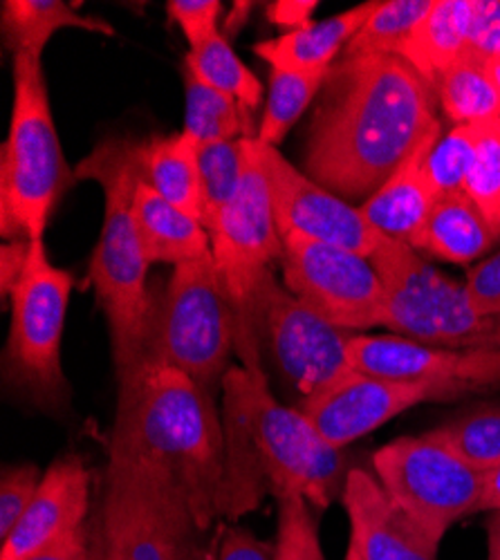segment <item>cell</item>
<instances>
[{"label": "cell", "mask_w": 500, "mask_h": 560, "mask_svg": "<svg viewBox=\"0 0 500 560\" xmlns=\"http://www.w3.org/2000/svg\"><path fill=\"white\" fill-rule=\"evenodd\" d=\"M316 100L303 168L348 202H367L442 121L435 88L397 55L339 59Z\"/></svg>", "instance_id": "6da1fadb"}, {"label": "cell", "mask_w": 500, "mask_h": 560, "mask_svg": "<svg viewBox=\"0 0 500 560\" xmlns=\"http://www.w3.org/2000/svg\"><path fill=\"white\" fill-rule=\"evenodd\" d=\"M216 397L185 372L144 361L119 384L113 448L162 469L185 493L202 532L224 516L226 446Z\"/></svg>", "instance_id": "7a4b0ae2"}, {"label": "cell", "mask_w": 500, "mask_h": 560, "mask_svg": "<svg viewBox=\"0 0 500 560\" xmlns=\"http://www.w3.org/2000/svg\"><path fill=\"white\" fill-rule=\"evenodd\" d=\"M74 177L95 179L104 191V222L90 258L88 280L108 320L117 382L140 370L147 350L153 296L149 258L132 218V196L142 182L140 139L111 137L74 168Z\"/></svg>", "instance_id": "3957f363"}, {"label": "cell", "mask_w": 500, "mask_h": 560, "mask_svg": "<svg viewBox=\"0 0 500 560\" xmlns=\"http://www.w3.org/2000/svg\"><path fill=\"white\" fill-rule=\"evenodd\" d=\"M222 395L224 415L243 427L271 493L301 495L316 509H328L344 493V448L330 444L299 406H283L265 372L232 365Z\"/></svg>", "instance_id": "277c9868"}, {"label": "cell", "mask_w": 500, "mask_h": 560, "mask_svg": "<svg viewBox=\"0 0 500 560\" xmlns=\"http://www.w3.org/2000/svg\"><path fill=\"white\" fill-rule=\"evenodd\" d=\"M12 74V121L0 153V229L5 241H45L74 177L61 151L43 59L14 55Z\"/></svg>", "instance_id": "5b68a950"}, {"label": "cell", "mask_w": 500, "mask_h": 560, "mask_svg": "<svg viewBox=\"0 0 500 560\" xmlns=\"http://www.w3.org/2000/svg\"><path fill=\"white\" fill-rule=\"evenodd\" d=\"M200 534L185 493L162 469L108 446L100 560H198Z\"/></svg>", "instance_id": "8992f818"}, {"label": "cell", "mask_w": 500, "mask_h": 560, "mask_svg": "<svg viewBox=\"0 0 500 560\" xmlns=\"http://www.w3.org/2000/svg\"><path fill=\"white\" fill-rule=\"evenodd\" d=\"M234 354L236 314L213 256L173 267L162 296L153 299L144 361L177 368L218 399Z\"/></svg>", "instance_id": "52a82bcc"}, {"label": "cell", "mask_w": 500, "mask_h": 560, "mask_svg": "<svg viewBox=\"0 0 500 560\" xmlns=\"http://www.w3.org/2000/svg\"><path fill=\"white\" fill-rule=\"evenodd\" d=\"M386 290V330L429 346L500 350V314L480 312L465 283L420 252L384 238L371 256Z\"/></svg>", "instance_id": "ba28073f"}, {"label": "cell", "mask_w": 500, "mask_h": 560, "mask_svg": "<svg viewBox=\"0 0 500 560\" xmlns=\"http://www.w3.org/2000/svg\"><path fill=\"white\" fill-rule=\"evenodd\" d=\"M72 283V273L50 260L45 241H30L25 271L10 296L12 325L3 372L14 390L48 412L70 404L61 343Z\"/></svg>", "instance_id": "9c48e42d"}, {"label": "cell", "mask_w": 500, "mask_h": 560, "mask_svg": "<svg viewBox=\"0 0 500 560\" xmlns=\"http://www.w3.org/2000/svg\"><path fill=\"white\" fill-rule=\"evenodd\" d=\"M209 238L220 283L236 314V354L241 365L249 372H265L249 307L254 288L263 273L271 269V262L281 260L283 241L256 137L247 139V160L239 191L213 231H209Z\"/></svg>", "instance_id": "30bf717a"}, {"label": "cell", "mask_w": 500, "mask_h": 560, "mask_svg": "<svg viewBox=\"0 0 500 560\" xmlns=\"http://www.w3.org/2000/svg\"><path fill=\"white\" fill-rule=\"evenodd\" d=\"M388 498L440 547L446 532L485 504L487 474L478 471L435 429L399 438L371 457Z\"/></svg>", "instance_id": "8fae6325"}, {"label": "cell", "mask_w": 500, "mask_h": 560, "mask_svg": "<svg viewBox=\"0 0 500 560\" xmlns=\"http://www.w3.org/2000/svg\"><path fill=\"white\" fill-rule=\"evenodd\" d=\"M252 325L260 348L269 352L286 382L310 399L354 372L350 339L357 332L337 328L299 301L275 271L267 269L252 294Z\"/></svg>", "instance_id": "7c38bea8"}, {"label": "cell", "mask_w": 500, "mask_h": 560, "mask_svg": "<svg viewBox=\"0 0 500 560\" xmlns=\"http://www.w3.org/2000/svg\"><path fill=\"white\" fill-rule=\"evenodd\" d=\"M283 285L316 314L348 332L386 328V290L371 258L283 233Z\"/></svg>", "instance_id": "4fadbf2b"}, {"label": "cell", "mask_w": 500, "mask_h": 560, "mask_svg": "<svg viewBox=\"0 0 500 560\" xmlns=\"http://www.w3.org/2000/svg\"><path fill=\"white\" fill-rule=\"evenodd\" d=\"M350 361L367 375L429 386L440 401L500 388V350L442 348L399 335H354Z\"/></svg>", "instance_id": "5bb4252c"}, {"label": "cell", "mask_w": 500, "mask_h": 560, "mask_svg": "<svg viewBox=\"0 0 500 560\" xmlns=\"http://www.w3.org/2000/svg\"><path fill=\"white\" fill-rule=\"evenodd\" d=\"M260 162L269 186L271 207L279 233H301L312 241L337 245L371 258L384 236L363 218L359 205H352L337 194L316 184L305 171L296 168L275 147L258 139Z\"/></svg>", "instance_id": "9a60e30c"}, {"label": "cell", "mask_w": 500, "mask_h": 560, "mask_svg": "<svg viewBox=\"0 0 500 560\" xmlns=\"http://www.w3.org/2000/svg\"><path fill=\"white\" fill-rule=\"evenodd\" d=\"M427 401H440L429 386L354 370L328 390L299 401V408L330 444L346 448Z\"/></svg>", "instance_id": "2e32d148"}, {"label": "cell", "mask_w": 500, "mask_h": 560, "mask_svg": "<svg viewBox=\"0 0 500 560\" xmlns=\"http://www.w3.org/2000/svg\"><path fill=\"white\" fill-rule=\"evenodd\" d=\"M90 511V471L70 453L50 464L25 516L0 542V560H25L85 525Z\"/></svg>", "instance_id": "e0dca14e"}, {"label": "cell", "mask_w": 500, "mask_h": 560, "mask_svg": "<svg viewBox=\"0 0 500 560\" xmlns=\"http://www.w3.org/2000/svg\"><path fill=\"white\" fill-rule=\"evenodd\" d=\"M350 545L363 560H438V545L388 498L367 469H350L344 493Z\"/></svg>", "instance_id": "ac0fdd59"}, {"label": "cell", "mask_w": 500, "mask_h": 560, "mask_svg": "<svg viewBox=\"0 0 500 560\" xmlns=\"http://www.w3.org/2000/svg\"><path fill=\"white\" fill-rule=\"evenodd\" d=\"M442 132L444 124L440 121L380 189L367 202L359 205L363 218L371 222L380 236L416 247L427 218L438 200L425 164Z\"/></svg>", "instance_id": "d6986e66"}, {"label": "cell", "mask_w": 500, "mask_h": 560, "mask_svg": "<svg viewBox=\"0 0 500 560\" xmlns=\"http://www.w3.org/2000/svg\"><path fill=\"white\" fill-rule=\"evenodd\" d=\"M380 0L361 3L341 14L324 21H310L307 25L286 32L277 38L260 40L254 45V55L269 63L271 70L316 74L330 72V68L344 55L346 45L375 12Z\"/></svg>", "instance_id": "ffe728a7"}, {"label": "cell", "mask_w": 500, "mask_h": 560, "mask_svg": "<svg viewBox=\"0 0 500 560\" xmlns=\"http://www.w3.org/2000/svg\"><path fill=\"white\" fill-rule=\"evenodd\" d=\"M132 218L151 265L168 262L177 267L211 254L209 231L196 218L166 202L144 182L135 189Z\"/></svg>", "instance_id": "44dd1931"}, {"label": "cell", "mask_w": 500, "mask_h": 560, "mask_svg": "<svg viewBox=\"0 0 500 560\" xmlns=\"http://www.w3.org/2000/svg\"><path fill=\"white\" fill-rule=\"evenodd\" d=\"M140 173L166 202L202 224L200 144L189 132L140 139Z\"/></svg>", "instance_id": "7402d4cb"}, {"label": "cell", "mask_w": 500, "mask_h": 560, "mask_svg": "<svg viewBox=\"0 0 500 560\" xmlns=\"http://www.w3.org/2000/svg\"><path fill=\"white\" fill-rule=\"evenodd\" d=\"M498 245L496 233L465 194L440 196L416 243V252L453 265H472Z\"/></svg>", "instance_id": "603a6c76"}, {"label": "cell", "mask_w": 500, "mask_h": 560, "mask_svg": "<svg viewBox=\"0 0 500 560\" xmlns=\"http://www.w3.org/2000/svg\"><path fill=\"white\" fill-rule=\"evenodd\" d=\"M474 0H433L429 14L406 40L397 57L411 63L433 88L456 63L469 40Z\"/></svg>", "instance_id": "cb8c5ba5"}, {"label": "cell", "mask_w": 500, "mask_h": 560, "mask_svg": "<svg viewBox=\"0 0 500 560\" xmlns=\"http://www.w3.org/2000/svg\"><path fill=\"white\" fill-rule=\"evenodd\" d=\"M5 48L14 55L43 59L45 45L59 30H85L115 36V27L102 19L79 14L77 5L63 0H5L0 3Z\"/></svg>", "instance_id": "d4e9b609"}, {"label": "cell", "mask_w": 500, "mask_h": 560, "mask_svg": "<svg viewBox=\"0 0 500 560\" xmlns=\"http://www.w3.org/2000/svg\"><path fill=\"white\" fill-rule=\"evenodd\" d=\"M438 102L451 126L489 124L500 115V97L489 79L487 63L463 55L440 79Z\"/></svg>", "instance_id": "484cf974"}, {"label": "cell", "mask_w": 500, "mask_h": 560, "mask_svg": "<svg viewBox=\"0 0 500 560\" xmlns=\"http://www.w3.org/2000/svg\"><path fill=\"white\" fill-rule=\"evenodd\" d=\"M185 132L200 147L256 137L252 117L239 102L202 83L189 68H185Z\"/></svg>", "instance_id": "4316f807"}, {"label": "cell", "mask_w": 500, "mask_h": 560, "mask_svg": "<svg viewBox=\"0 0 500 560\" xmlns=\"http://www.w3.org/2000/svg\"><path fill=\"white\" fill-rule=\"evenodd\" d=\"M185 68H189L209 88L236 100L249 117L263 100V83L241 61L230 40L222 34L213 36L209 43L202 45V48L189 50Z\"/></svg>", "instance_id": "83f0119b"}, {"label": "cell", "mask_w": 500, "mask_h": 560, "mask_svg": "<svg viewBox=\"0 0 500 560\" xmlns=\"http://www.w3.org/2000/svg\"><path fill=\"white\" fill-rule=\"evenodd\" d=\"M433 0H386L346 45L339 59H357L373 55H399L416 27L429 14Z\"/></svg>", "instance_id": "f1b7e54d"}, {"label": "cell", "mask_w": 500, "mask_h": 560, "mask_svg": "<svg viewBox=\"0 0 500 560\" xmlns=\"http://www.w3.org/2000/svg\"><path fill=\"white\" fill-rule=\"evenodd\" d=\"M326 77L328 72L299 74L271 70L265 115L256 139H260L267 147L279 149L292 126L301 119V115H305L310 104L319 97Z\"/></svg>", "instance_id": "f546056e"}, {"label": "cell", "mask_w": 500, "mask_h": 560, "mask_svg": "<svg viewBox=\"0 0 500 560\" xmlns=\"http://www.w3.org/2000/svg\"><path fill=\"white\" fill-rule=\"evenodd\" d=\"M247 139L249 137L200 147L202 226L207 231H213L220 215L239 191L247 160Z\"/></svg>", "instance_id": "4dcf8cb0"}, {"label": "cell", "mask_w": 500, "mask_h": 560, "mask_svg": "<svg viewBox=\"0 0 500 560\" xmlns=\"http://www.w3.org/2000/svg\"><path fill=\"white\" fill-rule=\"evenodd\" d=\"M435 431L478 471L489 474L500 466V401L472 406Z\"/></svg>", "instance_id": "1f68e13d"}, {"label": "cell", "mask_w": 500, "mask_h": 560, "mask_svg": "<svg viewBox=\"0 0 500 560\" xmlns=\"http://www.w3.org/2000/svg\"><path fill=\"white\" fill-rule=\"evenodd\" d=\"M478 130L480 126L472 124L451 126L442 132V137L431 149L425 168L438 198L451 194H465L467 175L476 158Z\"/></svg>", "instance_id": "d6a6232c"}, {"label": "cell", "mask_w": 500, "mask_h": 560, "mask_svg": "<svg viewBox=\"0 0 500 560\" xmlns=\"http://www.w3.org/2000/svg\"><path fill=\"white\" fill-rule=\"evenodd\" d=\"M496 121L480 124L476 158L467 175L465 196L482 213L500 243V139Z\"/></svg>", "instance_id": "836d02e7"}, {"label": "cell", "mask_w": 500, "mask_h": 560, "mask_svg": "<svg viewBox=\"0 0 500 560\" xmlns=\"http://www.w3.org/2000/svg\"><path fill=\"white\" fill-rule=\"evenodd\" d=\"M277 560H326L310 502L294 493H277Z\"/></svg>", "instance_id": "e575fe53"}, {"label": "cell", "mask_w": 500, "mask_h": 560, "mask_svg": "<svg viewBox=\"0 0 500 560\" xmlns=\"http://www.w3.org/2000/svg\"><path fill=\"white\" fill-rule=\"evenodd\" d=\"M43 474L34 464H16L0 476V542H3L25 516L30 502L40 487Z\"/></svg>", "instance_id": "d590c367"}, {"label": "cell", "mask_w": 500, "mask_h": 560, "mask_svg": "<svg viewBox=\"0 0 500 560\" xmlns=\"http://www.w3.org/2000/svg\"><path fill=\"white\" fill-rule=\"evenodd\" d=\"M198 560H277V545L260 540L245 527L218 525Z\"/></svg>", "instance_id": "8d00e7d4"}, {"label": "cell", "mask_w": 500, "mask_h": 560, "mask_svg": "<svg viewBox=\"0 0 500 560\" xmlns=\"http://www.w3.org/2000/svg\"><path fill=\"white\" fill-rule=\"evenodd\" d=\"M220 0H168L166 14L189 40V48L198 50L218 36Z\"/></svg>", "instance_id": "74e56055"}, {"label": "cell", "mask_w": 500, "mask_h": 560, "mask_svg": "<svg viewBox=\"0 0 500 560\" xmlns=\"http://www.w3.org/2000/svg\"><path fill=\"white\" fill-rule=\"evenodd\" d=\"M500 52V0H474V16L465 55L489 61Z\"/></svg>", "instance_id": "f35d334b"}, {"label": "cell", "mask_w": 500, "mask_h": 560, "mask_svg": "<svg viewBox=\"0 0 500 560\" xmlns=\"http://www.w3.org/2000/svg\"><path fill=\"white\" fill-rule=\"evenodd\" d=\"M465 288L480 312L500 314V249L467 271Z\"/></svg>", "instance_id": "ab89813d"}, {"label": "cell", "mask_w": 500, "mask_h": 560, "mask_svg": "<svg viewBox=\"0 0 500 560\" xmlns=\"http://www.w3.org/2000/svg\"><path fill=\"white\" fill-rule=\"evenodd\" d=\"M25 560H100L97 540L88 525H83Z\"/></svg>", "instance_id": "60d3db41"}, {"label": "cell", "mask_w": 500, "mask_h": 560, "mask_svg": "<svg viewBox=\"0 0 500 560\" xmlns=\"http://www.w3.org/2000/svg\"><path fill=\"white\" fill-rule=\"evenodd\" d=\"M30 256V241H5L0 247V294L10 299L16 283L21 280Z\"/></svg>", "instance_id": "b9f144b4"}, {"label": "cell", "mask_w": 500, "mask_h": 560, "mask_svg": "<svg viewBox=\"0 0 500 560\" xmlns=\"http://www.w3.org/2000/svg\"><path fill=\"white\" fill-rule=\"evenodd\" d=\"M316 8H319L316 0H275V3L265 5V16L271 25H279L292 32L307 25Z\"/></svg>", "instance_id": "7bdbcfd3"}, {"label": "cell", "mask_w": 500, "mask_h": 560, "mask_svg": "<svg viewBox=\"0 0 500 560\" xmlns=\"http://www.w3.org/2000/svg\"><path fill=\"white\" fill-rule=\"evenodd\" d=\"M487 540H489V560H500V509L489 511Z\"/></svg>", "instance_id": "ee69618b"}, {"label": "cell", "mask_w": 500, "mask_h": 560, "mask_svg": "<svg viewBox=\"0 0 500 560\" xmlns=\"http://www.w3.org/2000/svg\"><path fill=\"white\" fill-rule=\"evenodd\" d=\"M482 509H487V511L500 509V466L487 474V491H485Z\"/></svg>", "instance_id": "f6af8a7d"}, {"label": "cell", "mask_w": 500, "mask_h": 560, "mask_svg": "<svg viewBox=\"0 0 500 560\" xmlns=\"http://www.w3.org/2000/svg\"><path fill=\"white\" fill-rule=\"evenodd\" d=\"M487 72H489V79H491V83L498 92V97H500V52L487 61Z\"/></svg>", "instance_id": "bcb514c9"}, {"label": "cell", "mask_w": 500, "mask_h": 560, "mask_svg": "<svg viewBox=\"0 0 500 560\" xmlns=\"http://www.w3.org/2000/svg\"><path fill=\"white\" fill-rule=\"evenodd\" d=\"M344 560H363V558H361V553L357 551V547L348 542V549H346V556H344Z\"/></svg>", "instance_id": "7dc6e473"}, {"label": "cell", "mask_w": 500, "mask_h": 560, "mask_svg": "<svg viewBox=\"0 0 500 560\" xmlns=\"http://www.w3.org/2000/svg\"><path fill=\"white\" fill-rule=\"evenodd\" d=\"M496 128H498V139H500V115H498V121H496Z\"/></svg>", "instance_id": "c3c4849f"}]
</instances>
